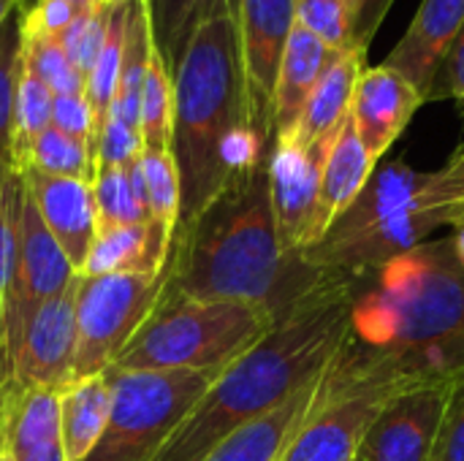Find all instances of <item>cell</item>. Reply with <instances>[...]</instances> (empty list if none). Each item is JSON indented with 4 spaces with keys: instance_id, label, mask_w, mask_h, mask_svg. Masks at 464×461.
Here are the masks:
<instances>
[{
    "instance_id": "f546056e",
    "label": "cell",
    "mask_w": 464,
    "mask_h": 461,
    "mask_svg": "<svg viewBox=\"0 0 464 461\" xmlns=\"http://www.w3.org/2000/svg\"><path fill=\"white\" fill-rule=\"evenodd\" d=\"M171 120H174V76L166 68L158 49H152L150 68L141 87V106H139L141 149H171Z\"/></svg>"
},
{
    "instance_id": "30bf717a",
    "label": "cell",
    "mask_w": 464,
    "mask_h": 461,
    "mask_svg": "<svg viewBox=\"0 0 464 461\" xmlns=\"http://www.w3.org/2000/svg\"><path fill=\"white\" fill-rule=\"evenodd\" d=\"M334 133L313 147L275 144L269 152L272 209L277 220L280 247L288 258H299L324 236L321 177Z\"/></svg>"
},
{
    "instance_id": "603a6c76",
    "label": "cell",
    "mask_w": 464,
    "mask_h": 461,
    "mask_svg": "<svg viewBox=\"0 0 464 461\" xmlns=\"http://www.w3.org/2000/svg\"><path fill=\"white\" fill-rule=\"evenodd\" d=\"M378 163L364 149L351 114L337 128L332 147L324 160V177H321V228L324 234L329 226L359 198V193L372 179Z\"/></svg>"
},
{
    "instance_id": "7a4b0ae2",
    "label": "cell",
    "mask_w": 464,
    "mask_h": 461,
    "mask_svg": "<svg viewBox=\"0 0 464 461\" xmlns=\"http://www.w3.org/2000/svg\"><path fill=\"white\" fill-rule=\"evenodd\" d=\"M359 280L318 272L280 307L272 329L215 378L152 461H204L234 429L318 380L345 340Z\"/></svg>"
},
{
    "instance_id": "ac0fdd59",
    "label": "cell",
    "mask_w": 464,
    "mask_h": 461,
    "mask_svg": "<svg viewBox=\"0 0 464 461\" xmlns=\"http://www.w3.org/2000/svg\"><path fill=\"white\" fill-rule=\"evenodd\" d=\"M334 57H337V52L332 46H326L318 35L304 30L302 24H296L291 30V38H288L283 60H280L275 101H272L275 144H283L294 136L315 84L321 82V76L326 73V68L332 65Z\"/></svg>"
},
{
    "instance_id": "b9f144b4",
    "label": "cell",
    "mask_w": 464,
    "mask_h": 461,
    "mask_svg": "<svg viewBox=\"0 0 464 461\" xmlns=\"http://www.w3.org/2000/svg\"><path fill=\"white\" fill-rule=\"evenodd\" d=\"M141 155V136L139 130L106 120L103 130L98 133L95 141V168L98 166H133Z\"/></svg>"
},
{
    "instance_id": "8fae6325",
    "label": "cell",
    "mask_w": 464,
    "mask_h": 461,
    "mask_svg": "<svg viewBox=\"0 0 464 461\" xmlns=\"http://www.w3.org/2000/svg\"><path fill=\"white\" fill-rule=\"evenodd\" d=\"M237 27L253 122L261 139L275 147L272 101L285 43L291 38V30L296 27V5L294 0H239Z\"/></svg>"
},
{
    "instance_id": "8d00e7d4",
    "label": "cell",
    "mask_w": 464,
    "mask_h": 461,
    "mask_svg": "<svg viewBox=\"0 0 464 461\" xmlns=\"http://www.w3.org/2000/svg\"><path fill=\"white\" fill-rule=\"evenodd\" d=\"M296 24L318 35L334 52L353 46V14L345 0H294Z\"/></svg>"
},
{
    "instance_id": "d6986e66",
    "label": "cell",
    "mask_w": 464,
    "mask_h": 461,
    "mask_svg": "<svg viewBox=\"0 0 464 461\" xmlns=\"http://www.w3.org/2000/svg\"><path fill=\"white\" fill-rule=\"evenodd\" d=\"M3 448L14 461H68L60 437V391L14 386L3 421Z\"/></svg>"
},
{
    "instance_id": "7402d4cb",
    "label": "cell",
    "mask_w": 464,
    "mask_h": 461,
    "mask_svg": "<svg viewBox=\"0 0 464 461\" xmlns=\"http://www.w3.org/2000/svg\"><path fill=\"white\" fill-rule=\"evenodd\" d=\"M324 375V372H321ZM318 380L296 391L291 399H285L280 408L242 424L234 429L226 440H220L204 461H277L288 443L294 440L296 429L304 424L313 397H315Z\"/></svg>"
},
{
    "instance_id": "836d02e7",
    "label": "cell",
    "mask_w": 464,
    "mask_h": 461,
    "mask_svg": "<svg viewBox=\"0 0 464 461\" xmlns=\"http://www.w3.org/2000/svg\"><path fill=\"white\" fill-rule=\"evenodd\" d=\"M22 201H24V182L22 174H14L0 182V378L11 380L5 372V296L16 255V236H19V217H22Z\"/></svg>"
},
{
    "instance_id": "e0dca14e",
    "label": "cell",
    "mask_w": 464,
    "mask_h": 461,
    "mask_svg": "<svg viewBox=\"0 0 464 461\" xmlns=\"http://www.w3.org/2000/svg\"><path fill=\"white\" fill-rule=\"evenodd\" d=\"M462 27L464 0H421L408 33L383 65L402 73L427 101Z\"/></svg>"
},
{
    "instance_id": "ba28073f",
    "label": "cell",
    "mask_w": 464,
    "mask_h": 461,
    "mask_svg": "<svg viewBox=\"0 0 464 461\" xmlns=\"http://www.w3.org/2000/svg\"><path fill=\"white\" fill-rule=\"evenodd\" d=\"M166 288L163 274H79L73 380L106 372Z\"/></svg>"
},
{
    "instance_id": "83f0119b",
    "label": "cell",
    "mask_w": 464,
    "mask_h": 461,
    "mask_svg": "<svg viewBox=\"0 0 464 461\" xmlns=\"http://www.w3.org/2000/svg\"><path fill=\"white\" fill-rule=\"evenodd\" d=\"M35 168L49 177H68L92 182L95 177V147L90 141L73 139L57 128H46L24 152L19 171Z\"/></svg>"
},
{
    "instance_id": "4dcf8cb0",
    "label": "cell",
    "mask_w": 464,
    "mask_h": 461,
    "mask_svg": "<svg viewBox=\"0 0 464 461\" xmlns=\"http://www.w3.org/2000/svg\"><path fill=\"white\" fill-rule=\"evenodd\" d=\"M19 11L0 27V182L19 174L14 160V92L22 65Z\"/></svg>"
},
{
    "instance_id": "ffe728a7",
    "label": "cell",
    "mask_w": 464,
    "mask_h": 461,
    "mask_svg": "<svg viewBox=\"0 0 464 461\" xmlns=\"http://www.w3.org/2000/svg\"><path fill=\"white\" fill-rule=\"evenodd\" d=\"M174 234L150 220L139 226L101 228L82 274H163Z\"/></svg>"
},
{
    "instance_id": "f907efd6",
    "label": "cell",
    "mask_w": 464,
    "mask_h": 461,
    "mask_svg": "<svg viewBox=\"0 0 464 461\" xmlns=\"http://www.w3.org/2000/svg\"><path fill=\"white\" fill-rule=\"evenodd\" d=\"M73 5H79V8H87L90 3H95V0H71Z\"/></svg>"
},
{
    "instance_id": "4316f807",
    "label": "cell",
    "mask_w": 464,
    "mask_h": 461,
    "mask_svg": "<svg viewBox=\"0 0 464 461\" xmlns=\"http://www.w3.org/2000/svg\"><path fill=\"white\" fill-rule=\"evenodd\" d=\"M92 193L98 206V231L152 220L144 198L139 160L133 166H98L92 177Z\"/></svg>"
},
{
    "instance_id": "7bdbcfd3",
    "label": "cell",
    "mask_w": 464,
    "mask_h": 461,
    "mask_svg": "<svg viewBox=\"0 0 464 461\" xmlns=\"http://www.w3.org/2000/svg\"><path fill=\"white\" fill-rule=\"evenodd\" d=\"M443 98H451L459 109L464 111V27L462 33L457 35L432 90H430V98L427 101H443Z\"/></svg>"
},
{
    "instance_id": "8992f818",
    "label": "cell",
    "mask_w": 464,
    "mask_h": 461,
    "mask_svg": "<svg viewBox=\"0 0 464 461\" xmlns=\"http://www.w3.org/2000/svg\"><path fill=\"white\" fill-rule=\"evenodd\" d=\"M275 323L264 307L245 302H201L163 288L155 310L111 364L125 372H212L220 375Z\"/></svg>"
},
{
    "instance_id": "7dc6e473",
    "label": "cell",
    "mask_w": 464,
    "mask_h": 461,
    "mask_svg": "<svg viewBox=\"0 0 464 461\" xmlns=\"http://www.w3.org/2000/svg\"><path fill=\"white\" fill-rule=\"evenodd\" d=\"M22 3H24V0H0V27L19 11Z\"/></svg>"
},
{
    "instance_id": "f6af8a7d",
    "label": "cell",
    "mask_w": 464,
    "mask_h": 461,
    "mask_svg": "<svg viewBox=\"0 0 464 461\" xmlns=\"http://www.w3.org/2000/svg\"><path fill=\"white\" fill-rule=\"evenodd\" d=\"M440 223L443 226H454V228H464V201L462 204H451V206H440Z\"/></svg>"
},
{
    "instance_id": "5b68a950",
    "label": "cell",
    "mask_w": 464,
    "mask_h": 461,
    "mask_svg": "<svg viewBox=\"0 0 464 461\" xmlns=\"http://www.w3.org/2000/svg\"><path fill=\"white\" fill-rule=\"evenodd\" d=\"M424 179L427 174L402 160L375 168L359 198L299 255V261L313 272L364 277L424 245V239L443 226L440 212L424 209L419 201Z\"/></svg>"
},
{
    "instance_id": "f1b7e54d",
    "label": "cell",
    "mask_w": 464,
    "mask_h": 461,
    "mask_svg": "<svg viewBox=\"0 0 464 461\" xmlns=\"http://www.w3.org/2000/svg\"><path fill=\"white\" fill-rule=\"evenodd\" d=\"M128 16H130V3L117 0L111 8V19H109V30H106V41L101 46V54L87 76V101L95 111L98 120V133L103 130L111 103H114V92H117V82H120V68H122V49H125V30H128Z\"/></svg>"
},
{
    "instance_id": "d590c367",
    "label": "cell",
    "mask_w": 464,
    "mask_h": 461,
    "mask_svg": "<svg viewBox=\"0 0 464 461\" xmlns=\"http://www.w3.org/2000/svg\"><path fill=\"white\" fill-rule=\"evenodd\" d=\"M117 0H95L87 8H82V14L73 19V24L65 30L63 35V46L68 52V57L73 60V65L79 68V73L87 79L101 46L106 41V30H109V19H111V8Z\"/></svg>"
},
{
    "instance_id": "60d3db41",
    "label": "cell",
    "mask_w": 464,
    "mask_h": 461,
    "mask_svg": "<svg viewBox=\"0 0 464 461\" xmlns=\"http://www.w3.org/2000/svg\"><path fill=\"white\" fill-rule=\"evenodd\" d=\"M419 201L424 209H440V206H451V204H462L464 201V147L440 168L427 174L421 190H419Z\"/></svg>"
},
{
    "instance_id": "f5cc1de1",
    "label": "cell",
    "mask_w": 464,
    "mask_h": 461,
    "mask_svg": "<svg viewBox=\"0 0 464 461\" xmlns=\"http://www.w3.org/2000/svg\"><path fill=\"white\" fill-rule=\"evenodd\" d=\"M125 3H130V0H125Z\"/></svg>"
},
{
    "instance_id": "c3c4849f",
    "label": "cell",
    "mask_w": 464,
    "mask_h": 461,
    "mask_svg": "<svg viewBox=\"0 0 464 461\" xmlns=\"http://www.w3.org/2000/svg\"><path fill=\"white\" fill-rule=\"evenodd\" d=\"M451 239H454V250H457V258H459V264L464 266V228H457V234H454Z\"/></svg>"
},
{
    "instance_id": "e575fe53",
    "label": "cell",
    "mask_w": 464,
    "mask_h": 461,
    "mask_svg": "<svg viewBox=\"0 0 464 461\" xmlns=\"http://www.w3.org/2000/svg\"><path fill=\"white\" fill-rule=\"evenodd\" d=\"M24 41V62L27 68L54 92V95H71L84 92L87 79L79 73L73 60L68 57L63 38H22Z\"/></svg>"
},
{
    "instance_id": "d4e9b609",
    "label": "cell",
    "mask_w": 464,
    "mask_h": 461,
    "mask_svg": "<svg viewBox=\"0 0 464 461\" xmlns=\"http://www.w3.org/2000/svg\"><path fill=\"white\" fill-rule=\"evenodd\" d=\"M239 14V0H150V24L158 54L166 68L177 71L193 35L218 16Z\"/></svg>"
},
{
    "instance_id": "9a60e30c",
    "label": "cell",
    "mask_w": 464,
    "mask_h": 461,
    "mask_svg": "<svg viewBox=\"0 0 464 461\" xmlns=\"http://www.w3.org/2000/svg\"><path fill=\"white\" fill-rule=\"evenodd\" d=\"M389 397L362 394L318 402L313 397V408L304 424L296 429L294 440L277 461H353L364 440L367 427Z\"/></svg>"
},
{
    "instance_id": "5bb4252c",
    "label": "cell",
    "mask_w": 464,
    "mask_h": 461,
    "mask_svg": "<svg viewBox=\"0 0 464 461\" xmlns=\"http://www.w3.org/2000/svg\"><path fill=\"white\" fill-rule=\"evenodd\" d=\"M19 174L44 226L60 245L65 258L73 264V269L82 274L98 236V206L92 182L49 177L35 168H22Z\"/></svg>"
},
{
    "instance_id": "6da1fadb",
    "label": "cell",
    "mask_w": 464,
    "mask_h": 461,
    "mask_svg": "<svg viewBox=\"0 0 464 461\" xmlns=\"http://www.w3.org/2000/svg\"><path fill=\"white\" fill-rule=\"evenodd\" d=\"M464 370V266L454 239L424 242L375 272L356 293L348 331L315 399L394 397Z\"/></svg>"
},
{
    "instance_id": "ee69618b",
    "label": "cell",
    "mask_w": 464,
    "mask_h": 461,
    "mask_svg": "<svg viewBox=\"0 0 464 461\" xmlns=\"http://www.w3.org/2000/svg\"><path fill=\"white\" fill-rule=\"evenodd\" d=\"M392 5H394V0H364L362 3L356 22H353V46H364V49L370 46V41L375 38V33L383 24Z\"/></svg>"
},
{
    "instance_id": "cb8c5ba5",
    "label": "cell",
    "mask_w": 464,
    "mask_h": 461,
    "mask_svg": "<svg viewBox=\"0 0 464 461\" xmlns=\"http://www.w3.org/2000/svg\"><path fill=\"white\" fill-rule=\"evenodd\" d=\"M111 410L106 372L71 380L60 389V437L68 461H84L101 443Z\"/></svg>"
},
{
    "instance_id": "681fc988",
    "label": "cell",
    "mask_w": 464,
    "mask_h": 461,
    "mask_svg": "<svg viewBox=\"0 0 464 461\" xmlns=\"http://www.w3.org/2000/svg\"><path fill=\"white\" fill-rule=\"evenodd\" d=\"M345 3H348V8H351V14H353V22H356V14H359V8H362L364 0H345Z\"/></svg>"
},
{
    "instance_id": "ab89813d",
    "label": "cell",
    "mask_w": 464,
    "mask_h": 461,
    "mask_svg": "<svg viewBox=\"0 0 464 461\" xmlns=\"http://www.w3.org/2000/svg\"><path fill=\"white\" fill-rule=\"evenodd\" d=\"M52 128L90 141L95 147L98 141V120L87 101V92H71V95H54L52 101Z\"/></svg>"
},
{
    "instance_id": "9c48e42d",
    "label": "cell",
    "mask_w": 464,
    "mask_h": 461,
    "mask_svg": "<svg viewBox=\"0 0 464 461\" xmlns=\"http://www.w3.org/2000/svg\"><path fill=\"white\" fill-rule=\"evenodd\" d=\"M73 264L65 258L49 228L44 226L35 204L30 201L24 190L22 201V217H19V236H16V255L5 296V372L11 378L14 356L19 351V342L24 337L27 323L33 315L54 299L60 291H65L76 280Z\"/></svg>"
},
{
    "instance_id": "1f68e13d",
    "label": "cell",
    "mask_w": 464,
    "mask_h": 461,
    "mask_svg": "<svg viewBox=\"0 0 464 461\" xmlns=\"http://www.w3.org/2000/svg\"><path fill=\"white\" fill-rule=\"evenodd\" d=\"M52 101H54V92L27 68L24 54H22L16 92H14V160H16V171H19V163H22L24 152L30 149V144L52 125Z\"/></svg>"
},
{
    "instance_id": "7c38bea8",
    "label": "cell",
    "mask_w": 464,
    "mask_h": 461,
    "mask_svg": "<svg viewBox=\"0 0 464 461\" xmlns=\"http://www.w3.org/2000/svg\"><path fill=\"white\" fill-rule=\"evenodd\" d=\"M76 280L49 299L27 323L11 367L16 389H52L60 391L73 380L76 364Z\"/></svg>"
},
{
    "instance_id": "816d5d0a",
    "label": "cell",
    "mask_w": 464,
    "mask_h": 461,
    "mask_svg": "<svg viewBox=\"0 0 464 461\" xmlns=\"http://www.w3.org/2000/svg\"><path fill=\"white\" fill-rule=\"evenodd\" d=\"M0 461H14V456H11L5 448H0Z\"/></svg>"
},
{
    "instance_id": "484cf974",
    "label": "cell",
    "mask_w": 464,
    "mask_h": 461,
    "mask_svg": "<svg viewBox=\"0 0 464 461\" xmlns=\"http://www.w3.org/2000/svg\"><path fill=\"white\" fill-rule=\"evenodd\" d=\"M155 41L150 24V0H130V16L125 30V49H122V68L114 92V103L109 120H117L133 130H139V106H141V87L150 68ZM141 136V133H139Z\"/></svg>"
},
{
    "instance_id": "2e32d148",
    "label": "cell",
    "mask_w": 464,
    "mask_h": 461,
    "mask_svg": "<svg viewBox=\"0 0 464 461\" xmlns=\"http://www.w3.org/2000/svg\"><path fill=\"white\" fill-rule=\"evenodd\" d=\"M424 103V95L389 65L364 68L356 84L351 120L375 163L405 133L408 122Z\"/></svg>"
},
{
    "instance_id": "d6a6232c",
    "label": "cell",
    "mask_w": 464,
    "mask_h": 461,
    "mask_svg": "<svg viewBox=\"0 0 464 461\" xmlns=\"http://www.w3.org/2000/svg\"><path fill=\"white\" fill-rule=\"evenodd\" d=\"M139 171H141L150 217L174 234L179 223L182 187H179V171H177L171 149H141Z\"/></svg>"
},
{
    "instance_id": "bcb514c9",
    "label": "cell",
    "mask_w": 464,
    "mask_h": 461,
    "mask_svg": "<svg viewBox=\"0 0 464 461\" xmlns=\"http://www.w3.org/2000/svg\"><path fill=\"white\" fill-rule=\"evenodd\" d=\"M11 394H14V383L0 378V448H3V421H5V410H8Z\"/></svg>"
},
{
    "instance_id": "74e56055",
    "label": "cell",
    "mask_w": 464,
    "mask_h": 461,
    "mask_svg": "<svg viewBox=\"0 0 464 461\" xmlns=\"http://www.w3.org/2000/svg\"><path fill=\"white\" fill-rule=\"evenodd\" d=\"M430 461H464V370L446 383V405Z\"/></svg>"
},
{
    "instance_id": "db71d44e",
    "label": "cell",
    "mask_w": 464,
    "mask_h": 461,
    "mask_svg": "<svg viewBox=\"0 0 464 461\" xmlns=\"http://www.w3.org/2000/svg\"><path fill=\"white\" fill-rule=\"evenodd\" d=\"M353 461H359V459H353Z\"/></svg>"
},
{
    "instance_id": "277c9868",
    "label": "cell",
    "mask_w": 464,
    "mask_h": 461,
    "mask_svg": "<svg viewBox=\"0 0 464 461\" xmlns=\"http://www.w3.org/2000/svg\"><path fill=\"white\" fill-rule=\"evenodd\" d=\"M315 274L280 247L266 158L174 234L166 291L201 302H245L277 315Z\"/></svg>"
},
{
    "instance_id": "4fadbf2b",
    "label": "cell",
    "mask_w": 464,
    "mask_h": 461,
    "mask_svg": "<svg viewBox=\"0 0 464 461\" xmlns=\"http://www.w3.org/2000/svg\"><path fill=\"white\" fill-rule=\"evenodd\" d=\"M449 383V380H446ZM446 383H430L389 397L375 413L359 446V461H430L443 405Z\"/></svg>"
},
{
    "instance_id": "3957f363",
    "label": "cell",
    "mask_w": 464,
    "mask_h": 461,
    "mask_svg": "<svg viewBox=\"0 0 464 461\" xmlns=\"http://www.w3.org/2000/svg\"><path fill=\"white\" fill-rule=\"evenodd\" d=\"M269 152L272 144L253 122L237 19L218 16L193 35L174 71L171 155L182 187L177 231Z\"/></svg>"
},
{
    "instance_id": "f35d334b",
    "label": "cell",
    "mask_w": 464,
    "mask_h": 461,
    "mask_svg": "<svg viewBox=\"0 0 464 461\" xmlns=\"http://www.w3.org/2000/svg\"><path fill=\"white\" fill-rule=\"evenodd\" d=\"M79 14L82 8L71 0H33V5L19 14L22 38H63Z\"/></svg>"
},
{
    "instance_id": "52a82bcc",
    "label": "cell",
    "mask_w": 464,
    "mask_h": 461,
    "mask_svg": "<svg viewBox=\"0 0 464 461\" xmlns=\"http://www.w3.org/2000/svg\"><path fill=\"white\" fill-rule=\"evenodd\" d=\"M111 386L109 424L84 461H152L182 427L218 375L106 370Z\"/></svg>"
},
{
    "instance_id": "44dd1931",
    "label": "cell",
    "mask_w": 464,
    "mask_h": 461,
    "mask_svg": "<svg viewBox=\"0 0 464 461\" xmlns=\"http://www.w3.org/2000/svg\"><path fill=\"white\" fill-rule=\"evenodd\" d=\"M364 57H367L364 46H351L345 52H337V57L332 60V65L315 84L294 136L283 144L313 147L329 139L345 122L353 106L356 84L364 73Z\"/></svg>"
}]
</instances>
